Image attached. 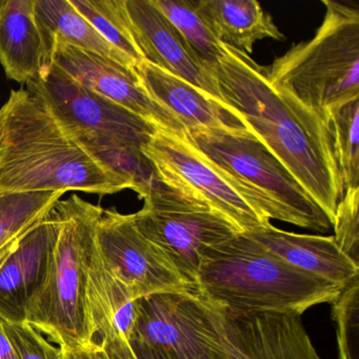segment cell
<instances>
[{
  "label": "cell",
  "mask_w": 359,
  "mask_h": 359,
  "mask_svg": "<svg viewBox=\"0 0 359 359\" xmlns=\"http://www.w3.org/2000/svg\"><path fill=\"white\" fill-rule=\"evenodd\" d=\"M222 49L214 71L222 104L285 165L333 224L344 190L329 123L276 91L266 67L238 50Z\"/></svg>",
  "instance_id": "obj_1"
},
{
  "label": "cell",
  "mask_w": 359,
  "mask_h": 359,
  "mask_svg": "<svg viewBox=\"0 0 359 359\" xmlns=\"http://www.w3.org/2000/svg\"><path fill=\"white\" fill-rule=\"evenodd\" d=\"M131 189L71 140L27 89L0 108V194L81 191L100 196Z\"/></svg>",
  "instance_id": "obj_2"
},
{
  "label": "cell",
  "mask_w": 359,
  "mask_h": 359,
  "mask_svg": "<svg viewBox=\"0 0 359 359\" xmlns=\"http://www.w3.org/2000/svg\"><path fill=\"white\" fill-rule=\"evenodd\" d=\"M344 287L295 268L245 233L209 248L197 275L203 299L232 314L302 316L337 299Z\"/></svg>",
  "instance_id": "obj_3"
},
{
  "label": "cell",
  "mask_w": 359,
  "mask_h": 359,
  "mask_svg": "<svg viewBox=\"0 0 359 359\" xmlns=\"http://www.w3.org/2000/svg\"><path fill=\"white\" fill-rule=\"evenodd\" d=\"M27 90L45 107L62 131L111 171L134 184L140 197L157 180L142 154L158 128L83 87L53 62Z\"/></svg>",
  "instance_id": "obj_4"
},
{
  "label": "cell",
  "mask_w": 359,
  "mask_h": 359,
  "mask_svg": "<svg viewBox=\"0 0 359 359\" xmlns=\"http://www.w3.org/2000/svg\"><path fill=\"white\" fill-rule=\"evenodd\" d=\"M57 222L45 279L27 306V321L60 348L97 340L88 304V279L104 208L77 195L58 201Z\"/></svg>",
  "instance_id": "obj_5"
},
{
  "label": "cell",
  "mask_w": 359,
  "mask_h": 359,
  "mask_svg": "<svg viewBox=\"0 0 359 359\" xmlns=\"http://www.w3.org/2000/svg\"><path fill=\"white\" fill-rule=\"evenodd\" d=\"M321 3L325 14L315 36L290 48L266 70L276 91L327 123L332 109L359 98V11Z\"/></svg>",
  "instance_id": "obj_6"
},
{
  "label": "cell",
  "mask_w": 359,
  "mask_h": 359,
  "mask_svg": "<svg viewBox=\"0 0 359 359\" xmlns=\"http://www.w3.org/2000/svg\"><path fill=\"white\" fill-rule=\"evenodd\" d=\"M184 136L269 219L320 233L332 228L325 212L252 132L198 128Z\"/></svg>",
  "instance_id": "obj_7"
},
{
  "label": "cell",
  "mask_w": 359,
  "mask_h": 359,
  "mask_svg": "<svg viewBox=\"0 0 359 359\" xmlns=\"http://www.w3.org/2000/svg\"><path fill=\"white\" fill-rule=\"evenodd\" d=\"M142 199V209L132 214L136 228L196 289L203 253L241 231L222 214L175 192L158 178Z\"/></svg>",
  "instance_id": "obj_8"
},
{
  "label": "cell",
  "mask_w": 359,
  "mask_h": 359,
  "mask_svg": "<svg viewBox=\"0 0 359 359\" xmlns=\"http://www.w3.org/2000/svg\"><path fill=\"white\" fill-rule=\"evenodd\" d=\"M142 151L159 182L222 214L241 233L271 224L258 208L189 144L184 134L158 128Z\"/></svg>",
  "instance_id": "obj_9"
},
{
  "label": "cell",
  "mask_w": 359,
  "mask_h": 359,
  "mask_svg": "<svg viewBox=\"0 0 359 359\" xmlns=\"http://www.w3.org/2000/svg\"><path fill=\"white\" fill-rule=\"evenodd\" d=\"M132 340L168 350L180 359H226L219 309L197 292L153 294L136 300Z\"/></svg>",
  "instance_id": "obj_10"
},
{
  "label": "cell",
  "mask_w": 359,
  "mask_h": 359,
  "mask_svg": "<svg viewBox=\"0 0 359 359\" xmlns=\"http://www.w3.org/2000/svg\"><path fill=\"white\" fill-rule=\"evenodd\" d=\"M96 245L109 270L133 300L153 294L197 292L161 250L138 231L132 214L104 209Z\"/></svg>",
  "instance_id": "obj_11"
},
{
  "label": "cell",
  "mask_w": 359,
  "mask_h": 359,
  "mask_svg": "<svg viewBox=\"0 0 359 359\" xmlns=\"http://www.w3.org/2000/svg\"><path fill=\"white\" fill-rule=\"evenodd\" d=\"M50 58V62L57 65L90 91L123 107L159 129L175 134L186 133L177 117L147 93L133 69L57 41L51 43Z\"/></svg>",
  "instance_id": "obj_12"
},
{
  "label": "cell",
  "mask_w": 359,
  "mask_h": 359,
  "mask_svg": "<svg viewBox=\"0 0 359 359\" xmlns=\"http://www.w3.org/2000/svg\"><path fill=\"white\" fill-rule=\"evenodd\" d=\"M218 309L226 359H321L300 317Z\"/></svg>",
  "instance_id": "obj_13"
},
{
  "label": "cell",
  "mask_w": 359,
  "mask_h": 359,
  "mask_svg": "<svg viewBox=\"0 0 359 359\" xmlns=\"http://www.w3.org/2000/svg\"><path fill=\"white\" fill-rule=\"evenodd\" d=\"M126 8L134 39L144 60L222 102L214 73L153 0H126Z\"/></svg>",
  "instance_id": "obj_14"
},
{
  "label": "cell",
  "mask_w": 359,
  "mask_h": 359,
  "mask_svg": "<svg viewBox=\"0 0 359 359\" xmlns=\"http://www.w3.org/2000/svg\"><path fill=\"white\" fill-rule=\"evenodd\" d=\"M56 229L51 212L20 241L0 269V321H27V306L45 279Z\"/></svg>",
  "instance_id": "obj_15"
},
{
  "label": "cell",
  "mask_w": 359,
  "mask_h": 359,
  "mask_svg": "<svg viewBox=\"0 0 359 359\" xmlns=\"http://www.w3.org/2000/svg\"><path fill=\"white\" fill-rule=\"evenodd\" d=\"M134 70L150 97L175 115L186 132L198 128L249 131L234 111L184 79L147 60Z\"/></svg>",
  "instance_id": "obj_16"
},
{
  "label": "cell",
  "mask_w": 359,
  "mask_h": 359,
  "mask_svg": "<svg viewBox=\"0 0 359 359\" xmlns=\"http://www.w3.org/2000/svg\"><path fill=\"white\" fill-rule=\"evenodd\" d=\"M287 264L346 287L359 277V264L340 250L333 236L297 234L266 224L245 233Z\"/></svg>",
  "instance_id": "obj_17"
},
{
  "label": "cell",
  "mask_w": 359,
  "mask_h": 359,
  "mask_svg": "<svg viewBox=\"0 0 359 359\" xmlns=\"http://www.w3.org/2000/svg\"><path fill=\"white\" fill-rule=\"evenodd\" d=\"M50 62L35 14L34 0H3L0 7V64L8 79L28 83Z\"/></svg>",
  "instance_id": "obj_18"
},
{
  "label": "cell",
  "mask_w": 359,
  "mask_h": 359,
  "mask_svg": "<svg viewBox=\"0 0 359 359\" xmlns=\"http://www.w3.org/2000/svg\"><path fill=\"white\" fill-rule=\"evenodd\" d=\"M198 9L222 45L251 55L256 41H285L283 33L255 0H198Z\"/></svg>",
  "instance_id": "obj_19"
},
{
  "label": "cell",
  "mask_w": 359,
  "mask_h": 359,
  "mask_svg": "<svg viewBox=\"0 0 359 359\" xmlns=\"http://www.w3.org/2000/svg\"><path fill=\"white\" fill-rule=\"evenodd\" d=\"M88 304L98 339L117 336L130 344L135 325L136 300L109 270L97 245L90 266Z\"/></svg>",
  "instance_id": "obj_20"
},
{
  "label": "cell",
  "mask_w": 359,
  "mask_h": 359,
  "mask_svg": "<svg viewBox=\"0 0 359 359\" xmlns=\"http://www.w3.org/2000/svg\"><path fill=\"white\" fill-rule=\"evenodd\" d=\"M34 8L49 54L51 43L57 41L135 69L131 60L102 39L69 0H34Z\"/></svg>",
  "instance_id": "obj_21"
},
{
  "label": "cell",
  "mask_w": 359,
  "mask_h": 359,
  "mask_svg": "<svg viewBox=\"0 0 359 359\" xmlns=\"http://www.w3.org/2000/svg\"><path fill=\"white\" fill-rule=\"evenodd\" d=\"M77 12L85 18L117 51L131 60L134 67L144 62L132 32L126 0H69Z\"/></svg>",
  "instance_id": "obj_22"
},
{
  "label": "cell",
  "mask_w": 359,
  "mask_h": 359,
  "mask_svg": "<svg viewBox=\"0 0 359 359\" xmlns=\"http://www.w3.org/2000/svg\"><path fill=\"white\" fill-rule=\"evenodd\" d=\"M66 193L0 194V249L22 238L39 226Z\"/></svg>",
  "instance_id": "obj_23"
},
{
  "label": "cell",
  "mask_w": 359,
  "mask_h": 359,
  "mask_svg": "<svg viewBox=\"0 0 359 359\" xmlns=\"http://www.w3.org/2000/svg\"><path fill=\"white\" fill-rule=\"evenodd\" d=\"M153 4L214 73L224 55V49L201 15L198 0H153Z\"/></svg>",
  "instance_id": "obj_24"
},
{
  "label": "cell",
  "mask_w": 359,
  "mask_h": 359,
  "mask_svg": "<svg viewBox=\"0 0 359 359\" xmlns=\"http://www.w3.org/2000/svg\"><path fill=\"white\" fill-rule=\"evenodd\" d=\"M327 123L344 190L359 187V98L332 109Z\"/></svg>",
  "instance_id": "obj_25"
},
{
  "label": "cell",
  "mask_w": 359,
  "mask_h": 359,
  "mask_svg": "<svg viewBox=\"0 0 359 359\" xmlns=\"http://www.w3.org/2000/svg\"><path fill=\"white\" fill-rule=\"evenodd\" d=\"M331 304L337 333L338 359H358L359 277L344 287Z\"/></svg>",
  "instance_id": "obj_26"
},
{
  "label": "cell",
  "mask_w": 359,
  "mask_h": 359,
  "mask_svg": "<svg viewBox=\"0 0 359 359\" xmlns=\"http://www.w3.org/2000/svg\"><path fill=\"white\" fill-rule=\"evenodd\" d=\"M332 226L338 247L359 264V187L344 191L336 207Z\"/></svg>",
  "instance_id": "obj_27"
},
{
  "label": "cell",
  "mask_w": 359,
  "mask_h": 359,
  "mask_svg": "<svg viewBox=\"0 0 359 359\" xmlns=\"http://www.w3.org/2000/svg\"><path fill=\"white\" fill-rule=\"evenodd\" d=\"M0 323L20 359H62L60 346L50 341L28 321Z\"/></svg>",
  "instance_id": "obj_28"
},
{
  "label": "cell",
  "mask_w": 359,
  "mask_h": 359,
  "mask_svg": "<svg viewBox=\"0 0 359 359\" xmlns=\"http://www.w3.org/2000/svg\"><path fill=\"white\" fill-rule=\"evenodd\" d=\"M108 359H138L131 344L117 336L100 338Z\"/></svg>",
  "instance_id": "obj_29"
},
{
  "label": "cell",
  "mask_w": 359,
  "mask_h": 359,
  "mask_svg": "<svg viewBox=\"0 0 359 359\" xmlns=\"http://www.w3.org/2000/svg\"><path fill=\"white\" fill-rule=\"evenodd\" d=\"M60 351L62 359H108V355L100 340L79 348H60Z\"/></svg>",
  "instance_id": "obj_30"
},
{
  "label": "cell",
  "mask_w": 359,
  "mask_h": 359,
  "mask_svg": "<svg viewBox=\"0 0 359 359\" xmlns=\"http://www.w3.org/2000/svg\"><path fill=\"white\" fill-rule=\"evenodd\" d=\"M130 344L138 359H180L168 350L152 348L138 340H132Z\"/></svg>",
  "instance_id": "obj_31"
},
{
  "label": "cell",
  "mask_w": 359,
  "mask_h": 359,
  "mask_svg": "<svg viewBox=\"0 0 359 359\" xmlns=\"http://www.w3.org/2000/svg\"><path fill=\"white\" fill-rule=\"evenodd\" d=\"M0 359H20L0 323Z\"/></svg>",
  "instance_id": "obj_32"
},
{
  "label": "cell",
  "mask_w": 359,
  "mask_h": 359,
  "mask_svg": "<svg viewBox=\"0 0 359 359\" xmlns=\"http://www.w3.org/2000/svg\"><path fill=\"white\" fill-rule=\"evenodd\" d=\"M22 238H24V237H22ZM22 238L12 241V243H8L7 245H5V247L0 249V269H1L4 264L7 262L10 255L13 253L14 250H15L16 248H18V245H20V241H22Z\"/></svg>",
  "instance_id": "obj_33"
},
{
  "label": "cell",
  "mask_w": 359,
  "mask_h": 359,
  "mask_svg": "<svg viewBox=\"0 0 359 359\" xmlns=\"http://www.w3.org/2000/svg\"><path fill=\"white\" fill-rule=\"evenodd\" d=\"M1 5H3V0H0V7H1Z\"/></svg>",
  "instance_id": "obj_34"
}]
</instances>
